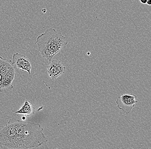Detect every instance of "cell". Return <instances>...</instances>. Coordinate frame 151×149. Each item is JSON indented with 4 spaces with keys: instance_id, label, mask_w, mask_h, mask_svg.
I'll return each instance as SVG.
<instances>
[{
    "instance_id": "6",
    "label": "cell",
    "mask_w": 151,
    "mask_h": 149,
    "mask_svg": "<svg viewBox=\"0 0 151 149\" xmlns=\"http://www.w3.org/2000/svg\"><path fill=\"white\" fill-rule=\"evenodd\" d=\"M47 68L49 77L53 81L64 74L66 71L65 67L59 60L51 61Z\"/></svg>"
},
{
    "instance_id": "11",
    "label": "cell",
    "mask_w": 151,
    "mask_h": 149,
    "mask_svg": "<svg viewBox=\"0 0 151 149\" xmlns=\"http://www.w3.org/2000/svg\"><path fill=\"white\" fill-rule=\"evenodd\" d=\"M22 120H23V121L25 120V119H26V118H25V117H22Z\"/></svg>"
},
{
    "instance_id": "1",
    "label": "cell",
    "mask_w": 151,
    "mask_h": 149,
    "mask_svg": "<svg viewBox=\"0 0 151 149\" xmlns=\"http://www.w3.org/2000/svg\"><path fill=\"white\" fill-rule=\"evenodd\" d=\"M12 119L20 149L37 148L48 141L39 123Z\"/></svg>"
},
{
    "instance_id": "7",
    "label": "cell",
    "mask_w": 151,
    "mask_h": 149,
    "mask_svg": "<svg viewBox=\"0 0 151 149\" xmlns=\"http://www.w3.org/2000/svg\"><path fill=\"white\" fill-rule=\"evenodd\" d=\"M13 63L19 69L27 71L29 74H31L32 65L30 59L27 56L18 53H15L13 56Z\"/></svg>"
},
{
    "instance_id": "4",
    "label": "cell",
    "mask_w": 151,
    "mask_h": 149,
    "mask_svg": "<svg viewBox=\"0 0 151 149\" xmlns=\"http://www.w3.org/2000/svg\"><path fill=\"white\" fill-rule=\"evenodd\" d=\"M0 147L6 149H20L12 118L4 126L0 125Z\"/></svg>"
},
{
    "instance_id": "2",
    "label": "cell",
    "mask_w": 151,
    "mask_h": 149,
    "mask_svg": "<svg viewBox=\"0 0 151 149\" xmlns=\"http://www.w3.org/2000/svg\"><path fill=\"white\" fill-rule=\"evenodd\" d=\"M36 43L42 57L50 62L68 43L65 37L53 28L47 29L39 36Z\"/></svg>"
},
{
    "instance_id": "5",
    "label": "cell",
    "mask_w": 151,
    "mask_h": 149,
    "mask_svg": "<svg viewBox=\"0 0 151 149\" xmlns=\"http://www.w3.org/2000/svg\"><path fill=\"white\" fill-rule=\"evenodd\" d=\"M136 95L134 94H124L118 97L116 101L118 109L128 114L131 113L135 104L138 103Z\"/></svg>"
},
{
    "instance_id": "8",
    "label": "cell",
    "mask_w": 151,
    "mask_h": 149,
    "mask_svg": "<svg viewBox=\"0 0 151 149\" xmlns=\"http://www.w3.org/2000/svg\"><path fill=\"white\" fill-rule=\"evenodd\" d=\"M15 113L30 117L35 114V107L29 101L26 100L20 108L15 112Z\"/></svg>"
},
{
    "instance_id": "10",
    "label": "cell",
    "mask_w": 151,
    "mask_h": 149,
    "mask_svg": "<svg viewBox=\"0 0 151 149\" xmlns=\"http://www.w3.org/2000/svg\"><path fill=\"white\" fill-rule=\"evenodd\" d=\"M148 5H151V0H147V3H146Z\"/></svg>"
},
{
    "instance_id": "3",
    "label": "cell",
    "mask_w": 151,
    "mask_h": 149,
    "mask_svg": "<svg viewBox=\"0 0 151 149\" xmlns=\"http://www.w3.org/2000/svg\"><path fill=\"white\" fill-rule=\"evenodd\" d=\"M16 68L13 62L0 56V91L6 89H13Z\"/></svg>"
},
{
    "instance_id": "9",
    "label": "cell",
    "mask_w": 151,
    "mask_h": 149,
    "mask_svg": "<svg viewBox=\"0 0 151 149\" xmlns=\"http://www.w3.org/2000/svg\"><path fill=\"white\" fill-rule=\"evenodd\" d=\"M139 1L141 3L143 4H146L147 0H139Z\"/></svg>"
}]
</instances>
